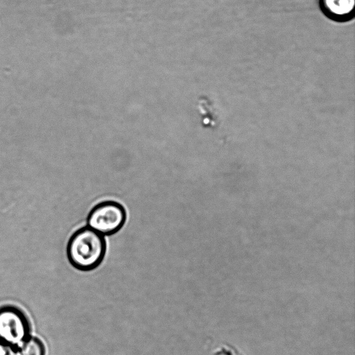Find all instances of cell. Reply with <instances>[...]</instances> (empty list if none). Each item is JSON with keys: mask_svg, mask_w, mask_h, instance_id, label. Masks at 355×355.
<instances>
[{"mask_svg": "<svg viewBox=\"0 0 355 355\" xmlns=\"http://www.w3.org/2000/svg\"><path fill=\"white\" fill-rule=\"evenodd\" d=\"M106 250L104 236L88 226L75 232L69 240L67 254L71 264L79 270L89 271L102 262Z\"/></svg>", "mask_w": 355, "mask_h": 355, "instance_id": "6da1fadb", "label": "cell"}, {"mask_svg": "<svg viewBox=\"0 0 355 355\" xmlns=\"http://www.w3.org/2000/svg\"><path fill=\"white\" fill-rule=\"evenodd\" d=\"M126 220L125 208L115 201H105L96 205L87 217V226L103 236L119 231Z\"/></svg>", "mask_w": 355, "mask_h": 355, "instance_id": "7a4b0ae2", "label": "cell"}, {"mask_svg": "<svg viewBox=\"0 0 355 355\" xmlns=\"http://www.w3.org/2000/svg\"><path fill=\"white\" fill-rule=\"evenodd\" d=\"M26 314L13 305L0 306V341L17 347L30 334Z\"/></svg>", "mask_w": 355, "mask_h": 355, "instance_id": "3957f363", "label": "cell"}, {"mask_svg": "<svg viewBox=\"0 0 355 355\" xmlns=\"http://www.w3.org/2000/svg\"><path fill=\"white\" fill-rule=\"evenodd\" d=\"M325 17L336 22H346L354 17L355 0H319Z\"/></svg>", "mask_w": 355, "mask_h": 355, "instance_id": "277c9868", "label": "cell"}, {"mask_svg": "<svg viewBox=\"0 0 355 355\" xmlns=\"http://www.w3.org/2000/svg\"><path fill=\"white\" fill-rule=\"evenodd\" d=\"M17 355H46L44 343L37 337L30 335L16 347Z\"/></svg>", "mask_w": 355, "mask_h": 355, "instance_id": "5b68a950", "label": "cell"}, {"mask_svg": "<svg viewBox=\"0 0 355 355\" xmlns=\"http://www.w3.org/2000/svg\"><path fill=\"white\" fill-rule=\"evenodd\" d=\"M0 355H17L16 347L0 341Z\"/></svg>", "mask_w": 355, "mask_h": 355, "instance_id": "8992f818", "label": "cell"}]
</instances>
